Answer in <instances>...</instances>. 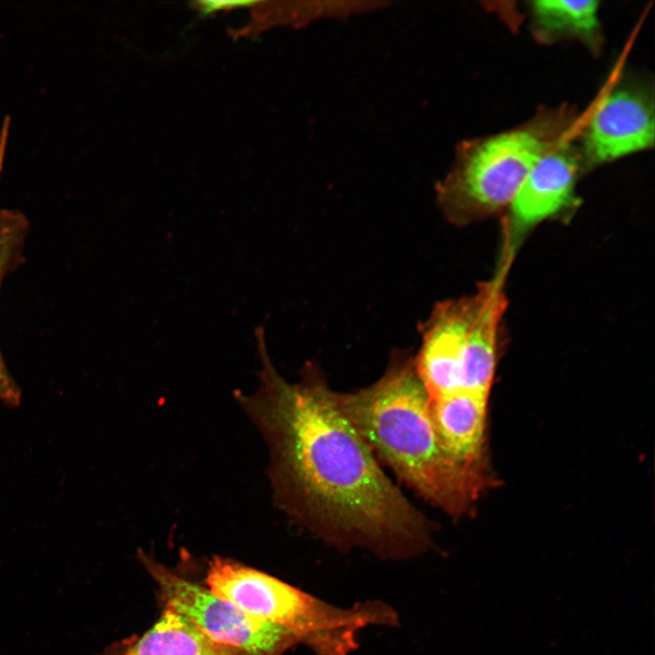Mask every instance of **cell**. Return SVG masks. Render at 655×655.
<instances>
[{
    "mask_svg": "<svg viewBox=\"0 0 655 655\" xmlns=\"http://www.w3.org/2000/svg\"><path fill=\"white\" fill-rule=\"evenodd\" d=\"M255 337L259 387L251 395H233L267 444L276 506L340 549L362 548L393 559L427 551L433 524L336 407L319 368L307 363L300 380L289 383L269 358L263 327Z\"/></svg>",
    "mask_w": 655,
    "mask_h": 655,
    "instance_id": "6da1fadb",
    "label": "cell"
},
{
    "mask_svg": "<svg viewBox=\"0 0 655 655\" xmlns=\"http://www.w3.org/2000/svg\"><path fill=\"white\" fill-rule=\"evenodd\" d=\"M331 398L378 460L434 507L460 514L473 499L474 469L456 461L433 424L414 357L395 352L383 375L363 388Z\"/></svg>",
    "mask_w": 655,
    "mask_h": 655,
    "instance_id": "7a4b0ae2",
    "label": "cell"
},
{
    "mask_svg": "<svg viewBox=\"0 0 655 655\" xmlns=\"http://www.w3.org/2000/svg\"><path fill=\"white\" fill-rule=\"evenodd\" d=\"M209 591L259 620L290 630L315 655H349L358 632L368 626H392L396 612L380 602L341 609L263 571L215 556L208 563Z\"/></svg>",
    "mask_w": 655,
    "mask_h": 655,
    "instance_id": "3957f363",
    "label": "cell"
},
{
    "mask_svg": "<svg viewBox=\"0 0 655 655\" xmlns=\"http://www.w3.org/2000/svg\"><path fill=\"white\" fill-rule=\"evenodd\" d=\"M555 123L537 121L461 145L452 169L435 187L445 218L468 226L509 207L538 160L565 138Z\"/></svg>",
    "mask_w": 655,
    "mask_h": 655,
    "instance_id": "277c9868",
    "label": "cell"
},
{
    "mask_svg": "<svg viewBox=\"0 0 655 655\" xmlns=\"http://www.w3.org/2000/svg\"><path fill=\"white\" fill-rule=\"evenodd\" d=\"M138 559L155 580L165 609L192 621L204 634L247 655H284L298 643L288 630L259 620L190 581L152 555L138 550Z\"/></svg>",
    "mask_w": 655,
    "mask_h": 655,
    "instance_id": "5b68a950",
    "label": "cell"
},
{
    "mask_svg": "<svg viewBox=\"0 0 655 655\" xmlns=\"http://www.w3.org/2000/svg\"><path fill=\"white\" fill-rule=\"evenodd\" d=\"M585 153L603 163L654 144V110L648 92L633 85L614 87L598 105L584 131Z\"/></svg>",
    "mask_w": 655,
    "mask_h": 655,
    "instance_id": "8992f818",
    "label": "cell"
},
{
    "mask_svg": "<svg viewBox=\"0 0 655 655\" xmlns=\"http://www.w3.org/2000/svg\"><path fill=\"white\" fill-rule=\"evenodd\" d=\"M579 157L560 141L534 165L510 205L514 237L576 204Z\"/></svg>",
    "mask_w": 655,
    "mask_h": 655,
    "instance_id": "52a82bcc",
    "label": "cell"
},
{
    "mask_svg": "<svg viewBox=\"0 0 655 655\" xmlns=\"http://www.w3.org/2000/svg\"><path fill=\"white\" fill-rule=\"evenodd\" d=\"M119 655H247L216 642L186 617L165 609L159 620Z\"/></svg>",
    "mask_w": 655,
    "mask_h": 655,
    "instance_id": "ba28073f",
    "label": "cell"
},
{
    "mask_svg": "<svg viewBox=\"0 0 655 655\" xmlns=\"http://www.w3.org/2000/svg\"><path fill=\"white\" fill-rule=\"evenodd\" d=\"M531 12L537 29L545 38L575 35L590 38L599 28V2L533 1Z\"/></svg>",
    "mask_w": 655,
    "mask_h": 655,
    "instance_id": "9c48e42d",
    "label": "cell"
},
{
    "mask_svg": "<svg viewBox=\"0 0 655 655\" xmlns=\"http://www.w3.org/2000/svg\"><path fill=\"white\" fill-rule=\"evenodd\" d=\"M27 230V223L22 216L0 213V287L7 275L22 261Z\"/></svg>",
    "mask_w": 655,
    "mask_h": 655,
    "instance_id": "30bf717a",
    "label": "cell"
},
{
    "mask_svg": "<svg viewBox=\"0 0 655 655\" xmlns=\"http://www.w3.org/2000/svg\"><path fill=\"white\" fill-rule=\"evenodd\" d=\"M22 391L10 374L0 349V401L9 408L20 405Z\"/></svg>",
    "mask_w": 655,
    "mask_h": 655,
    "instance_id": "8fae6325",
    "label": "cell"
},
{
    "mask_svg": "<svg viewBox=\"0 0 655 655\" xmlns=\"http://www.w3.org/2000/svg\"><path fill=\"white\" fill-rule=\"evenodd\" d=\"M257 2L250 1H202L198 4V9L207 14L215 11L233 9L236 7L256 5Z\"/></svg>",
    "mask_w": 655,
    "mask_h": 655,
    "instance_id": "7c38bea8",
    "label": "cell"
}]
</instances>
